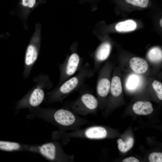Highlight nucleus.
Here are the masks:
<instances>
[{"label": "nucleus", "mask_w": 162, "mask_h": 162, "mask_svg": "<svg viewBox=\"0 0 162 162\" xmlns=\"http://www.w3.org/2000/svg\"><path fill=\"white\" fill-rule=\"evenodd\" d=\"M130 65L131 69L134 72L138 74L145 73L148 68L146 60L138 57H135L131 58L130 62Z\"/></svg>", "instance_id": "9d476101"}, {"label": "nucleus", "mask_w": 162, "mask_h": 162, "mask_svg": "<svg viewBox=\"0 0 162 162\" xmlns=\"http://www.w3.org/2000/svg\"><path fill=\"white\" fill-rule=\"evenodd\" d=\"M53 120L58 124L68 126L73 124L76 121L74 115L70 111L61 109L53 111Z\"/></svg>", "instance_id": "39448f33"}, {"label": "nucleus", "mask_w": 162, "mask_h": 162, "mask_svg": "<svg viewBox=\"0 0 162 162\" xmlns=\"http://www.w3.org/2000/svg\"><path fill=\"white\" fill-rule=\"evenodd\" d=\"M73 50L72 53L59 66L60 77L57 86L72 76L82 65V60L74 49Z\"/></svg>", "instance_id": "20e7f679"}, {"label": "nucleus", "mask_w": 162, "mask_h": 162, "mask_svg": "<svg viewBox=\"0 0 162 162\" xmlns=\"http://www.w3.org/2000/svg\"><path fill=\"white\" fill-rule=\"evenodd\" d=\"M162 19L161 18L160 21V25L161 27H162Z\"/></svg>", "instance_id": "5701e85b"}, {"label": "nucleus", "mask_w": 162, "mask_h": 162, "mask_svg": "<svg viewBox=\"0 0 162 162\" xmlns=\"http://www.w3.org/2000/svg\"><path fill=\"white\" fill-rule=\"evenodd\" d=\"M138 79L136 76L133 75L129 77L127 83V86L129 89L136 88L138 84Z\"/></svg>", "instance_id": "a211bd4d"}, {"label": "nucleus", "mask_w": 162, "mask_h": 162, "mask_svg": "<svg viewBox=\"0 0 162 162\" xmlns=\"http://www.w3.org/2000/svg\"><path fill=\"white\" fill-rule=\"evenodd\" d=\"M22 2L24 6L32 8L35 5L36 0H22Z\"/></svg>", "instance_id": "412c9836"}, {"label": "nucleus", "mask_w": 162, "mask_h": 162, "mask_svg": "<svg viewBox=\"0 0 162 162\" xmlns=\"http://www.w3.org/2000/svg\"><path fill=\"white\" fill-rule=\"evenodd\" d=\"M137 26L136 22L132 20H128L118 23L115 26L118 32H129L135 30Z\"/></svg>", "instance_id": "ddd939ff"}, {"label": "nucleus", "mask_w": 162, "mask_h": 162, "mask_svg": "<svg viewBox=\"0 0 162 162\" xmlns=\"http://www.w3.org/2000/svg\"><path fill=\"white\" fill-rule=\"evenodd\" d=\"M111 45L108 42L102 43L97 50L94 58L96 62H100L106 60L109 57L111 51Z\"/></svg>", "instance_id": "0eeeda50"}, {"label": "nucleus", "mask_w": 162, "mask_h": 162, "mask_svg": "<svg viewBox=\"0 0 162 162\" xmlns=\"http://www.w3.org/2000/svg\"><path fill=\"white\" fill-rule=\"evenodd\" d=\"M110 82L108 78L101 77L99 80L97 86L98 95L101 98L106 97L110 90Z\"/></svg>", "instance_id": "f8f14e48"}, {"label": "nucleus", "mask_w": 162, "mask_h": 162, "mask_svg": "<svg viewBox=\"0 0 162 162\" xmlns=\"http://www.w3.org/2000/svg\"><path fill=\"white\" fill-rule=\"evenodd\" d=\"M150 162H162V154L160 152H153L151 153L148 157Z\"/></svg>", "instance_id": "aec40b11"}, {"label": "nucleus", "mask_w": 162, "mask_h": 162, "mask_svg": "<svg viewBox=\"0 0 162 162\" xmlns=\"http://www.w3.org/2000/svg\"><path fill=\"white\" fill-rule=\"evenodd\" d=\"M152 86L155 90L158 98L162 100V84L159 81L154 80L152 83Z\"/></svg>", "instance_id": "6ab92c4d"}, {"label": "nucleus", "mask_w": 162, "mask_h": 162, "mask_svg": "<svg viewBox=\"0 0 162 162\" xmlns=\"http://www.w3.org/2000/svg\"><path fill=\"white\" fill-rule=\"evenodd\" d=\"M148 57L151 62H158L162 60V52L158 47H154L151 49L148 53Z\"/></svg>", "instance_id": "2eb2a0df"}, {"label": "nucleus", "mask_w": 162, "mask_h": 162, "mask_svg": "<svg viewBox=\"0 0 162 162\" xmlns=\"http://www.w3.org/2000/svg\"><path fill=\"white\" fill-rule=\"evenodd\" d=\"M84 136L89 139H100L106 137L107 135L106 129L103 127L94 126L88 128L84 133Z\"/></svg>", "instance_id": "6e6552de"}, {"label": "nucleus", "mask_w": 162, "mask_h": 162, "mask_svg": "<svg viewBox=\"0 0 162 162\" xmlns=\"http://www.w3.org/2000/svg\"><path fill=\"white\" fill-rule=\"evenodd\" d=\"M35 151L38 152L46 158L52 161H55L58 158V151L56 144L49 142L39 146L36 147Z\"/></svg>", "instance_id": "423d86ee"}, {"label": "nucleus", "mask_w": 162, "mask_h": 162, "mask_svg": "<svg viewBox=\"0 0 162 162\" xmlns=\"http://www.w3.org/2000/svg\"><path fill=\"white\" fill-rule=\"evenodd\" d=\"M132 108L136 114L140 115H147L153 111L152 105L149 101H138L134 104Z\"/></svg>", "instance_id": "1a4fd4ad"}, {"label": "nucleus", "mask_w": 162, "mask_h": 162, "mask_svg": "<svg viewBox=\"0 0 162 162\" xmlns=\"http://www.w3.org/2000/svg\"><path fill=\"white\" fill-rule=\"evenodd\" d=\"M124 1L127 4L142 8L147 7L149 3V0H124Z\"/></svg>", "instance_id": "f3484780"}, {"label": "nucleus", "mask_w": 162, "mask_h": 162, "mask_svg": "<svg viewBox=\"0 0 162 162\" xmlns=\"http://www.w3.org/2000/svg\"><path fill=\"white\" fill-rule=\"evenodd\" d=\"M118 144V148L119 150L123 153H125L129 150L133 146L134 140L131 137H129L124 142L121 139L117 141Z\"/></svg>", "instance_id": "dca6fc26"}, {"label": "nucleus", "mask_w": 162, "mask_h": 162, "mask_svg": "<svg viewBox=\"0 0 162 162\" xmlns=\"http://www.w3.org/2000/svg\"><path fill=\"white\" fill-rule=\"evenodd\" d=\"M31 147L16 142L0 141V149L4 151L11 152L24 149L31 151Z\"/></svg>", "instance_id": "9b49d317"}, {"label": "nucleus", "mask_w": 162, "mask_h": 162, "mask_svg": "<svg viewBox=\"0 0 162 162\" xmlns=\"http://www.w3.org/2000/svg\"><path fill=\"white\" fill-rule=\"evenodd\" d=\"M35 86L17 105V109L34 108L39 105L44 100V91L52 87V84L46 75H41L36 78Z\"/></svg>", "instance_id": "f03ea898"}, {"label": "nucleus", "mask_w": 162, "mask_h": 162, "mask_svg": "<svg viewBox=\"0 0 162 162\" xmlns=\"http://www.w3.org/2000/svg\"><path fill=\"white\" fill-rule=\"evenodd\" d=\"M122 162H139V161L136 158L134 157H130L125 158Z\"/></svg>", "instance_id": "4be33fe9"}, {"label": "nucleus", "mask_w": 162, "mask_h": 162, "mask_svg": "<svg viewBox=\"0 0 162 162\" xmlns=\"http://www.w3.org/2000/svg\"><path fill=\"white\" fill-rule=\"evenodd\" d=\"M93 72L88 63L82 65L78 73L57 86L46 94V100L53 102L62 100L73 92L79 90L86 81L92 75Z\"/></svg>", "instance_id": "f257e3e1"}, {"label": "nucleus", "mask_w": 162, "mask_h": 162, "mask_svg": "<svg viewBox=\"0 0 162 162\" xmlns=\"http://www.w3.org/2000/svg\"><path fill=\"white\" fill-rule=\"evenodd\" d=\"M110 90L112 94L117 97L122 93V87L121 80L117 76L113 77L110 83Z\"/></svg>", "instance_id": "4468645a"}, {"label": "nucleus", "mask_w": 162, "mask_h": 162, "mask_svg": "<svg viewBox=\"0 0 162 162\" xmlns=\"http://www.w3.org/2000/svg\"><path fill=\"white\" fill-rule=\"evenodd\" d=\"M83 87L79 90L80 92L79 97L71 102L70 106L74 112L85 115L96 109L98 103L93 95L88 91H83Z\"/></svg>", "instance_id": "7ed1b4c3"}]
</instances>
